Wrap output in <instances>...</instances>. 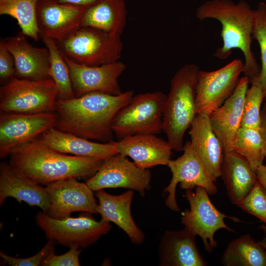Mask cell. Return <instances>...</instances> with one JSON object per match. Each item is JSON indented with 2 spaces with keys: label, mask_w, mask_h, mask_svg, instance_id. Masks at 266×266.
<instances>
[{
  "label": "cell",
  "mask_w": 266,
  "mask_h": 266,
  "mask_svg": "<svg viewBox=\"0 0 266 266\" xmlns=\"http://www.w3.org/2000/svg\"><path fill=\"white\" fill-rule=\"evenodd\" d=\"M258 242L265 249H266V236L264 237L262 240Z\"/></svg>",
  "instance_id": "cell-40"
},
{
  "label": "cell",
  "mask_w": 266,
  "mask_h": 266,
  "mask_svg": "<svg viewBox=\"0 0 266 266\" xmlns=\"http://www.w3.org/2000/svg\"><path fill=\"white\" fill-rule=\"evenodd\" d=\"M200 70L195 64L185 65L170 81L163 111V131L175 151H183L184 135L197 115L196 90Z\"/></svg>",
  "instance_id": "cell-4"
},
{
  "label": "cell",
  "mask_w": 266,
  "mask_h": 266,
  "mask_svg": "<svg viewBox=\"0 0 266 266\" xmlns=\"http://www.w3.org/2000/svg\"><path fill=\"white\" fill-rule=\"evenodd\" d=\"M257 178L266 189V166L263 164L255 170Z\"/></svg>",
  "instance_id": "cell-39"
},
{
  "label": "cell",
  "mask_w": 266,
  "mask_h": 266,
  "mask_svg": "<svg viewBox=\"0 0 266 266\" xmlns=\"http://www.w3.org/2000/svg\"><path fill=\"white\" fill-rule=\"evenodd\" d=\"M133 96L129 90L118 95L89 93L67 100H57L54 128L102 143L113 141V119Z\"/></svg>",
  "instance_id": "cell-1"
},
{
  "label": "cell",
  "mask_w": 266,
  "mask_h": 266,
  "mask_svg": "<svg viewBox=\"0 0 266 266\" xmlns=\"http://www.w3.org/2000/svg\"><path fill=\"white\" fill-rule=\"evenodd\" d=\"M151 173L118 153L103 160L97 172L86 183L93 191L106 188H125L144 196L151 188Z\"/></svg>",
  "instance_id": "cell-12"
},
{
  "label": "cell",
  "mask_w": 266,
  "mask_h": 266,
  "mask_svg": "<svg viewBox=\"0 0 266 266\" xmlns=\"http://www.w3.org/2000/svg\"><path fill=\"white\" fill-rule=\"evenodd\" d=\"M166 97L161 91L133 96L113 119L112 128L114 135L120 140L133 135L161 133Z\"/></svg>",
  "instance_id": "cell-6"
},
{
  "label": "cell",
  "mask_w": 266,
  "mask_h": 266,
  "mask_svg": "<svg viewBox=\"0 0 266 266\" xmlns=\"http://www.w3.org/2000/svg\"><path fill=\"white\" fill-rule=\"evenodd\" d=\"M40 137L46 146L65 154L104 160L119 153L116 141L93 142L54 127L45 132Z\"/></svg>",
  "instance_id": "cell-24"
},
{
  "label": "cell",
  "mask_w": 266,
  "mask_h": 266,
  "mask_svg": "<svg viewBox=\"0 0 266 266\" xmlns=\"http://www.w3.org/2000/svg\"><path fill=\"white\" fill-rule=\"evenodd\" d=\"M56 121L55 112L0 113V158H4L17 146L54 127Z\"/></svg>",
  "instance_id": "cell-13"
},
{
  "label": "cell",
  "mask_w": 266,
  "mask_h": 266,
  "mask_svg": "<svg viewBox=\"0 0 266 266\" xmlns=\"http://www.w3.org/2000/svg\"><path fill=\"white\" fill-rule=\"evenodd\" d=\"M8 197L19 202L24 201L30 206H36L46 213L50 205V197L41 185L29 178L10 163L0 165V205Z\"/></svg>",
  "instance_id": "cell-19"
},
{
  "label": "cell",
  "mask_w": 266,
  "mask_h": 266,
  "mask_svg": "<svg viewBox=\"0 0 266 266\" xmlns=\"http://www.w3.org/2000/svg\"><path fill=\"white\" fill-rule=\"evenodd\" d=\"M2 39L13 57L16 78L31 80L51 78L49 52L46 47L33 46L22 33Z\"/></svg>",
  "instance_id": "cell-18"
},
{
  "label": "cell",
  "mask_w": 266,
  "mask_h": 266,
  "mask_svg": "<svg viewBox=\"0 0 266 266\" xmlns=\"http://www.w3.org/2000/svg\"><path fill=\"white\" fill-rule=\"evenodd\" d=\"M42 39L49 52V75L58 89L57 100H67L75 98L68 66L56 41L50 38Z\"/></svg>",
  "instance_id": "cell-29"
},
{
  "label": "cell",
  "mask_w": 266,
  "mask_h": 266,
  "mask_svg": "<svg viewBox=\"0 0 266 266\" xmlns=\"http://www.w3.org/2000/svg\"><path fill=\"white\" fill-rule=\"evenodd\" d=\"M56 42L64 56L88 66L118 61L123 46L121 35L87 26L79 27Z\"/></svg>",
  "instance_id": "cell-5"
},
{
  "label": "cell",
  "mask_w": 266,
  "mask_h": 266,
  "mask_svg": "<svg viewBox=\"0 0 266 266\" xmlns=\"http://www.w3.org/2000/svg\"><path fill=\"white\" fill-rule=\"evenodd\" d=\"M266 225V189L257 179L250 192L238 206Z\"/></svg>",
  "instance_id": "cell-33"
},
{
  "label": "cell",
  "mask_w": 266,
  "mask_h": 266,
  "mask_svg": "<svg viewBox=\"0 0 266 266\" xmlns=\"http://www.w3.org/2000/svg\"><path fill=\"white\" fill-rule=\"evenodd\" d=\"M38 0H0V15L15 19L21 33L35 41L40 38L36 20Z\"/></svg>",
  "instance_id": "cell-28"
},
{
  "label": "cell",
  "mask_w": 266,
  "mask_h": 266,
  "mask_svg": "<svg viewBox=\"0 0 266 266\" xmlns=\"http://www.w3.org/2000/svg\"><path fill=\"white\" fill-rule=\"evenodd\" d=\"M62 3L70 4L82 6H88L100 0H54Z\"/></svg>",
  "instance_id": "cell-38"
},
{
  "label": "cell",
  "mask_w": 266,
  "mask_h": 266,
  "mask_svg": "<svg viewBox=\"0 0 266 266\" xmlns=\"http://www.w3.org/2000/svg\"><path fill=\"white\" fill-rule=\"evenodd\" d=\"M45 188L50 199L46 213L52 218L62 219L75 211L98 213V204L93 191L86 183L72 178L50 183Z\"/></svg>",
  "instance_id": "cell-15"
},
{
  "label": "cell",
  "mask_w": 266,
  "mask_h": 266,
  "mask_svg": "<svg viewBox=\"0 0 266 266\" xmlns=\"http://www.w3.org/2000/svg\"><path fill=\"white\" fill-rule=\"evenodd\" d=\"M78 248L76 246H71L67 252L60 255H55L53 249L43 260L41 266H79V256L82 250Z\"/></svg>",
  "instance_id": "cell-35"
},
{
  "label": "cell",
  "mask_w": 266,
  "mask_h": 266,
  "mask_svg": "<svg viewBox=\"0 0 266 266\" xmlns=\"http://www.w3.org/2000/svg\"><path fill=\"white\" fill-rule=\"evenodd\" d=\"M95 195L99 200L98 213L100 215L101 219L113 222L118 226L127 233L133 243H143L145 235L134 222L131 212L133 197V190L115 196L100 190L96 191Z\"/></svg>",
  "instance_id": "cell-23"
},
{
  "label": "cell",
  "mask_w": 266,
  "mask_h": 266,
  "mask_svg": "<svg viewBox=\"0 0 266 266\" xmlns=\"http://www.w3.org/2000/svg\"><path fill=\"white\" fill-rule=\"evenodd\" d=\"M208 195L207 191L200 186L196 187L195 192L186 190L185 198L190 208L182 212L181 222L201 238L206 250L211 253L217 244L214 237L216 231L223 229L233 232L226 224L224 219L229 218L235 222L239 220L220 211L212 203Z\"/></svg>",
  "instance_id": "cell-9"
},
{
  "label": "cell",
  "mask_w": 266,
  "mask_h": 266,
  "mask_svg": "<svg viewBox=\"0 0 266 266\" xmlns=\"http://www.w3.org/2000/svg\"><path fill=\"white\" fill-rule=\"evenodd\" d=\"M264 99L262 87L252 84L246 93L240 127L260 129L261 106Z\"/></svg>",
  "instance_id": "cell-32"
},
{
  "label": "cell",
  "mask_w": 266,
  "mask_h": 266,
  "mask_svg": "<svg viewBox=\"0 0 266 266\" xmlns=\"http://www.w3.org/2000/svg\"><path fill=\"white\" fill-rule=\"evenodd\" d=\"M36 221L47 238L69 247L86 248L111 228L110 222L102 219L98 221L87 216L56 219L43 211L37 214Z\"/></svg>",
  "instance_id": "cell-8"
},
{
  "label": "cell",
  "mask_w": 266,
  "mask_h": 266,
  "mask_svg": "<svg viewBox=\"0 0 266 266\" xmlns=\"http://www.w3.org/2000/svg\"><path fill=\"white\" fill-rule=\"evenodd\" d=\"M220 171L229 198L238 206L257 179L255 171L247 161L234 150L224 152Z\"/></svg>",
  "instance_id": "cell-25"
},
{
  "label": "cell",
  "mask_w": 266,
  "mask_h": 266,
  "mask_svg": "<svg viewBox=\"0 0 266 266\" xmlns=\"http://www.w3.org/2000/svg\"><path fill=\"white\" fill-rule=\"evenodd\" d=\"M58 96L51 78L31 80L15 77L0 87V113L55 112Z\"/></svg>",
  "instance_id": "cell-7"
},
{
  "label": "cell",
  "mask_w": 266,
  "mask_h": 266,
  "mask_svg": "<svg viewBox=\"0 0 266 266\" xmlns=\"http://www.w3.org/2000/svg\"><path fill=\"white\" fill-rule=\"evenodd\" d=\"M69 68L75 97L92 92L118 95L122 92L118 78L126 69L121 61L99 66L78 64L64 56Z\"/></svg>",
  "instance_id": "cell-14"
},
{
  "label": "cell",
  "mask_w": 266,
  "mask_h": 266,
  "mask_svg": "<svg viewBox=\"0 0 266 266\" xmlns=\"http://www.w3.org/2000/svg\"><path fill=\"white\" fill-rule=\"evenodd\" d=\"M255 10L244 0L235 3L231 0H211L200 5L196 16L200 20L213 18L222 25L221 37L223 45L213 56L225 59L233 49H240L245 58L243 73L252 84L258 77L261 68L251 50Z\"/></svg>",
  "instance_id": "cell-3"
},
{
  "label": "cell",
  "mask_w": 266,
  "mask_h": 266,
  "mask_svg": "<svg viewBox=\"0 0 266 266\" xmlns=\"http://www.w3.org/2000/svg\"><path fill=\"white\" fill-rule=\"evenodd\" d=\"M233 150L243 157L255 171L265 159L260 130L240 127L234 139Z\"/></svg>",
  "instance_id": "cell-30"
},
{
  "label": "cell",
  "mask_w": 266,
  "mask_h": 266,
  "mask_svg": "<svg viewBox=\"0 0 266 266\" xmlns=\"http://www.w3.org/2000/svg\"><path fill=\"white\" fill-rule=\"evenodd\" d=\"M221 262L225 266H266V250L249 234H245L229 243Z\"/></svg>",
  "instance_id": "cell-27"
},
{
  "label": "cell",
  "mask_w": 266,
  "mask_h": 266,
  "mask_svg": "<svg viewBox=\"0 0 266 266\" xmlns=\"http://www.w3.org/2000/svg\"><path fill=\"white\" fill-rule=\"evenodd\" d=\"M244 63L235 59L214 71L200 70L196 90L197 114H210L220 107L235 90Z\"/></svg>",
  "instance_id": "cell-11"
},
{
  "label": "cell",
  "mask_w": 266,
  "mask_h": 266,
  "mask_svg": "<svg viewBox=\"0 0 266 266\" xmlns=\"http://www.w3.org/2000/svg\"><path fill=\"white\" fill-rule=\"evenodd\" d=\"M196 236L186 227L178 231H166L161 238L158 247L159 265L207 266L196 245Z\"/></svg>",
  "instance_id": "cell-20"
},
{
  "label": "cell",
  "mask_w": 266,
  "mask_h": 266,
  "mask_svg": "<svg viewBox=\"0 0 266 266\" xmlns=\"http://www.w3.org/2000/svg\"><path fill=\"white\" fill-rule=\"evenodd\" d=\"M249 79L240 78L232 95L209 115L212 129L219 139L224 152L233 150L234 139L242 120L244 99Z\"/></svg>",
  "instance_id": "cell-17"
},
{
  "label": "cell",
  "mask_w": 266,
  "mask_h": 266,
  "mask_svg": "<svg viewBox=\"0 0 266 266\" xmlns=\"http://www.w3.org/2000/svg\"><path fill=\"white\" fill-rule=\"evenodd\" d=\"M16 77L13 57L2 39L0 41V80L2 85Z\"/></svg>",
  "instance_id": "cell-36"
},
{
  "label": "cell",
  "mask_w": 266,
  "mask_h": 266,
  "mask_svg": "<svg viewBox=\"0 0 266 266\" xmlns=\"http://www.w3.org/2000/svg\"><path fill=\"white\" fill-rule=\"evenodd\" d=\"M125 0H100L86 7L81 26L121 35L126 26Z\"/></svg>",
  "instance_id": "cell-26"
},
{
  "label": "cell",
  "mask_w": 266,
  "mask_h": 266,
  "mask_svg": "<svg viewBox=\"0 0 266 266\" xmlns=\"http://www.w3.org/2000/svg\"><path fill=\"white\" fill-rule=\"evenodd\" d=\"M183 153L175 160H170L167 164L172 177L169 184L164 189L167 194L165 201L170 210L178 212L180 209L176 199V188L180 183L182 190H193L196 187L204 188L209 195L217 192L215 182L194 151L190 141H187L183 148Z\"/></svg>",
  "instance_id": "cell-10"
},
{
  "label": "cell",
  "mask_w": 266,
  "mask_h": 266,
  "mask_svg": "<svg viewBox=\"0 0 266 266\" xmlns=\"http://www.w3.org/2000/svg\"><path fill=\"white\" fill-rule=\"evenodd\" d=\"M55 241L49 239L44 246L36 254L26 258H17L10 256L2 251L0 252V258L11 266H39L43 260L54 249Z\"/></svg>",
  "instance_id": "cell-34"
},
{
  "label": "cell",
  "mask_w": 266,
  "mask_h": 266,
  "mask_svg": "<svg viewBox=\"0 0 266 266\" xmlns=\"http://www.w3.org/2000/svg\"><path fill=\"white\" fill-rule=\"evenodd\" d=\"M9 163L32 181L41 185L72 178L91 177L103 159L67 155L46 146L40 135L14 148Z\"/></svg>",
  "instance_id": "cell-2"
},
{
  "label": "cell",
  "mask_w": 266,
  "mask_h": 266,
  "mask_svg": "<svg viewBox=\"0 0 266 266\" xmlns=\"http://www.w3.org/2000/svg\"><path fill=\"white\" fill-rule=\"evenodd\" d=\"M118 153L131 158L139 167L147 168L167 165L172 148L167 142L156 134H136L116 141Z\"/></svg>",
  "instance_id": "cell-21"
},
{
  "label": "cell",
  "mask_w": 266,
  "mask_h": 266,
  "mask_svg": "<svg viewBox=\"0 0 266 266\" xmlns=\"http://www.w3.org/2000/svg\"><path fill=\"white\" fill-rule=\"evenodd\" d=\"M189 131L193 149L213 180L220 176L224 151L213 131L209 116L197 114Z\"/></svg>",
  "instance_id": "cell-22"
},
{
  "label": "cell",
  "mask_w": 266,
  "mask_h": 266,
  "mask_svg": "<svg viewBox=\"0 0 266 266\" xmlns=\"http://www.w3.org/2000/svg\"><path fill=\"white\" fill-rule=\"evenodd\" d=\"M85 6L38 0L36 20L40 38L59 41L81 26Z\"/></svg>",
  "instance_id": "cell-16"
},
{
  "label": "cell",
  "mask_w": 266,
  "mask_h": 266,
  "mask_svg": "<svg viewBox=\"0 0 266 266\" xmlns=\"http://www.w3.org/2000/svg\"><path fill=\"white\" fill-rule=\"evenodd\" d=\"M252 37L259 43L262 63L260 73L252 84L262 87L266 101V3L264 2H260L255 10Z\"/></svg>",
  "instance_id": "cell-31"
},
{
  "label": "cell",
  "mask_w": 266,
  "mask_h": 266,
  "mask_svg": "<svg viewBox=\"0 0 266 266\" xmlns=\"http://www.w3.org/2000/svg\"><path fill=\"white\" fill-rule=\"evenodd\" d=\"M262 139L263 153L266 160V101L261 110V128L260 129Z\"/></svg>",
  "instance_id": "cell-37"
},
{
  "label": "cell",
  "mask_w": 266,
  "mask_h": 266,
  "mask_svg": "<svg viewBox=\"0 0 266 266\" xmlns=\"http://www.w3.org/2000/svg\"><path fill=\"white\" fill-rule=\"evenodd\" d=\"M260 228L265 233H266V225H263L260 227Z\"/></svg>",
  "instance_id": "cell-41"
}]
</instances>
